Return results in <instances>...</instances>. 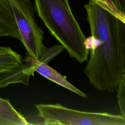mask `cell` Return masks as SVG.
Wrapping results in <instances>:
<instances>
[{
	"label": "cell",
	"instance_id": "obj_1",
	"mask_svg": "<svg viewBox=\"0 0 125 125\" xmlns=\"http://www.w3.org/2000/svg\"><path fill=\"white\" fill-rule=\"evenodd\" d=\"M84 8L91 33L85 41L89 58L84 74L97 89L114 92L123 74L118 18L103 0H88Z\"/></svg>",
	"mask_w": 125,
	"mask_h": 125
},
{
	"label": "cell",
	"instance_id": "obj_2",
	"mask_svg": "<svg viewBox=\"0 0 125 125\" xmlns=\"http://www.w3.org/2000/svg\"><path fill=\"white\" fill-rule=\"evenodd\" d=\"M35 10L50 33L69 56L82 63L89 51L86 38L70 9L68 0H34Z\"/></svg>",
	"mask_w": 125,
	"mask_h": 125
},
{
	"label": "cell",
	"instance_id": "obj_3",
	"mask_svg": "<svg viewBox=\"0 0 125 125\" xmlns=\"http://www.w3.org/2000/svg\"><path fill=\"white\" fill-rule=\"evenodd\" d=\"M35 106L42 125H125V118L121 114L79 111L59 104H40Z\"/></svg>",
	"mask_w": 125,
	"mask_h": 125
},
{
	"label": "cell",
	"instance_id": "obj_4",
	"mask_svg": "<svg viewBox=\"0 0 125 125\" xmlns=\"http://www.w3.org/2000/svg\"><path fill=\"white\" fill-rule=\"evenodd\" d=\"M12 9L15 20L27 54L37 60L47 48L43 43V32L38 24L35 9L30 0H8Z\"/></svg>",
	"mask_w": 125,
	"mask_h": 125
},
{
	"label": "cell",
	"instance_id": "obj_5",
	"mask_svg": "<svg viewBox=\"0 0 125 125\" xmlns=\"http://www.w3.org/2000/svg\"><path fill=\"white\" fill-rule=\"evenodd\" d=\"M26 57L34 67L35 72L50 81L83 98H86L87 97V95L84 93L70 83L66 80L65 77L62 76L54 69L49 66L47 63L40 62L38 60L33 58L28 54L26 55Z\"/></svg>",
	"mask_w": 125,
	"mask_h": 125
},
{
	"label": "cell",
	"instance_id": "obj_6",
	"mask_svg": "<svg viewBox=\"0 0 125 125\" xmlns=\"http://www.w3.org/2000/svg\"><path fill=\"white\" fill-rule=\"evenodd\" d=\"M20 66L0 73V88L17 83H21L26 86L29 85V78L34 76L35 68L26 59L24 58Z\"/></svg>",
	"mask_w": 125,
	"mask_h": 125
},
{
	"label": "cell",
	"instance_id": "obj_7",
	"mask_svg": "<svg viewBox=\"0 0 125 125\" xmlns=\"http://www.w3.org/2000/svg\"><path fill=\"white\" fill-rule=\"evenodd\" d=\"M0 37H10L20 41L21 40L8 0H0Z\"/></svg>",
	"mask_w": 125,
	"mask_h": 125
},
{
	"label": "cell",
	"instance_id": "obj_8",
	"mask_svg": "<svg viewBox=\"0 0 125 125\" xmlns=\"http://www.w3.org/2000/svg\"><path fill=\"white\" fill-rule=\"evenodd\" d=\"M29 125L26 118L18 112L7 99L0 97V125Z\"/></svg>",
	"mask_w": 125,
	"mask_h": 125
},
{
	"label": "cell",
	"instance_id": "obj_9",
	"mask_svg": "<svg viewBox=\"0 0 125 125\" xmlns=\"http://www.w3.org/2000/svg\"><path fill=\"white\" fill-rule=\"evenodd\" d=\"M22 63L21 56L10 47L0 46V73L11 70Z\"/></svg>",
	"mask_w": 125,
	"mask_h": 125
},
{
	"label": "cell",
	"instance_id": "obj_10",
	"mask_svg": "<svg viewBox=\"0 0 125 125\" xmlns=\"http://www.w3.org/2000/svg\"><path fill=\"white\" fill-rule=\"evenodd\" d=\"M118 18L119 46L122 66L124 73H125V21L118 17Z\"/></svg>",
	"mask_w": 125,
	"mask_h": 125
},
{
	"label": "cell",
	"instance_id": "obj_11",
	"mask_svg": "<svg viewBox=\"0 0 125 125\" xmlns=\"http://www.w3.org/2000/svg\"><path fill=\"white\" fill-rule=\"evenodd\" d=\"M117 92V101L121 115L125 118V73L121 78L116 91Z\"/></svg>",
	"mask_w": 125,
	"mask_h": 125
},
{
	"label": "cell",
	"instance_id": "obj_12",
	"mask_svg": "<svg viewBox=\"0 0 125 125\" xmlns=\"http://www.w3.org/2000/svg\"><path fill=\"white\" fill-rule=\"evenodd\" d=\"M120 18L125 21V0H104Z\"/></svg>",
	"mask_w": 125,
	"mask_h": 125
},
{
	"label": "cell",
	"instance_id": "obj_13",
	"mask_svg": "<svg viewBox=\"0 0 125 125\" xmlns=\"http://www.w3.org/2000/svg\"><path fill=\"white\" fill-rule=\"evenodd\" d=\"M122 20H123V19H122ZM123 21H125V20H123Z\"/></svg>",
	"mask_w": 125,
	"mask_h": 125
}]
</instances>
